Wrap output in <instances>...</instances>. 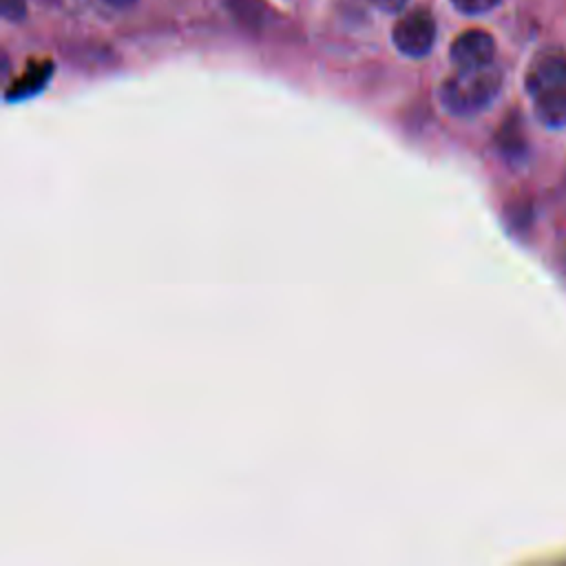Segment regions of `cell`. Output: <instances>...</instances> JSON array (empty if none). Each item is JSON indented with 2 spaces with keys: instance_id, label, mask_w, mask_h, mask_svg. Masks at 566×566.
<instances>
[{
  "instance_id": "8992f818",
  "label": "cell",
  "mask_w": 566,
  "mask_h": 566,
  "mask_svg": "<svg viewBox=\"0 0 566 566\" xmlns=\"http://www.w3.org/2000/svg\"><path fill=\"white\" fill-rule=\"evenodd\" d=\"M502 0H451V4L464 15H480L495 9Z\"/></svg>"
},
{
  "instance_id": "52a82bcc",
  "label": "cell",
  "mask_w": 566,
  "mask_h": 566,
  "mask_svg": "<svg viewBox=\"0 0 566 566\" xmlns=\"http://www.w3.org/2000/svg\"><path fill=\"white\" fill-rule=\"evenodd\" d=\"M0 11H2V18L7 20H20L24 18L27 4L24 0H0Z\"/></svg>"
},
{
  "instance_id": "5b68a950",
  "label": "cell",
  "mask_w": 566,
  "mask_h": 566,
  "mask_svg": "<svg viewBox=\"0 0 566 566\" xmlns=\"http://www.w3.org/2000/svg\"><path fill=\"white\" fill-rule=\"evenodd\" d=\"M53 75V64L49 60H40V62H31L18 77L15 82L7 88V102H15V99H27L35 93H40L44 88V84L49 82V77Z\"/></svg>"
},
{
  "instance_id": "277c9868",
  "label": "cell",
  "mask_w": 566,
  "mask_h": 566,
  "mask_svg": "<svg viewBox=\"0 0 566 566\" xmlns=\"http://www.w3.org/2000/svg\"><path fill=\"white\" fill-rule=\"evenodd\" d=\"M449 57L455 69H478L493 64L495 40L484 29H467L451 42Z\"/></svg>"
},
{
  "instance_id": "ba28073f",
  "label": "cell",
  "mask_w": 566,
  "mask_h": 566,
  "mask_svg": "<svg viewBox=\"0 0 566 566\" xmlns=\"http://www.w3.org/2000/svg\"><path fill=\"white\" fill-rule=\"evenodd\" d=\"M376 9H380V11H385V13H396V11H400L405 4H407V0H369Z\"/></svg>"
},
{
  "instance_id": "6da1fadb",
  "label": "cell",
  "mask_w": 566,
  "mask_h": 566,
  "mask_svg": "<svg viewBox=\"0 0 566 566\" xmlns=\"http://www.w3.org/2000/svg\"><path fill=\"white\" fill-rule=\"evenodd\" d=\"M524 88L537 122L551 130L566 128V49L546 46L526 66Z\"/></svg>"
},
{
  "instance_id": "7a4b0ae2",
  "label": "cell",
  "mask_w": 566,
  "mask_h": 566,
  "mask_svg": "<svg viewBox=\"0 0 566 566\" xmlns=\"http://www.w3.org/2000/svg\"><path fill=\"white\" fill-rule=\"evenodd\" d=\"M502 91L500 66L455 69L440 86V104L453 117H475L484 113Z\"/></svg>"
},
{
  "instance_id": "9c48e42d",
  "label": "cell",
  "mask_w": 566,
  "mask_h": 566,
  "mask_svg": "<svg viewBox=\"0 0 566 566\" xmlns=\"http://www.w3.org/2000/svg\"><path fill=\"white\" fill-rule=\"evenodd\" d=\"M111 7H115V9H128V7H133L137 0H106Z\"/></svg>"
},
{
  "instance_id": "3957f363",
  "label": "cell",
  "mask_w": 566,
  "mask_h": 566,
  "mask_svg": "<svg viewBox=\"0 0 566 566\" xmlns=\"http://www.w3.org/2000/svg\"><path fill=\"white\" fill-rule=\"evenodd\" d=\"M396 49L407 57H424L436 42V20L429 9L418 7L407 11L391 31Z\"/></svg>"
}]
</instances>
